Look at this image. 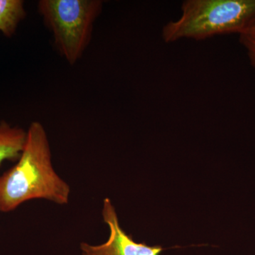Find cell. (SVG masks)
I'll use <instances>...</instances> for the list:
<instances>
[{"instance_id": "obj_1", "label": "cell", "mask_w": 255, "mask_h": 255, "mask_svg": "<svg viewBox=\"0 0 255 255\" xmlns=\"http://www.w3.org/2000/svg\"><path fill=\"white\" fill-rule=\"evenodd\" d=\"M70 196V185L53 167L46 129L32 122L17 162L0 176V211L10 212L33 199L66 205Z\"/></svg>"}, {"instance_id": "obj_2", "label": "cell", "mask_w": 255, "mask_h": 255, "mask_svg": "<svg viewBox=\"0 0 255 255\" xmlns=\"http://www.w3.org/2000/svg\"><path fill=\"white\" fill-rule=\"evenodd\" d=\"M177 20L162 27L164 43L240 33L255 17V0H187Z\"/></svg>"}, {"instance_id": "obj_3", "label": "cell", "mask_w": 255, "mask_h": 255, "mask_svg": "<svg viewBox=\"0 0 255 255\" xmlns=\"http://www.w3.org/2000/svg\"><path fill=\"white\" fill-rule=\"evenodd\" d=\"M103 9L101 0H41L38 11L59 54L70 65L82 58L91 42L94 24Z\"/></svg>"}, {"instance_id": "obj_4", "label": "cell", "mask_w": 255, "mask_h": 255, "mask_svg": "<svg viewBox=\"0 0 255 255\" xmlns=\"http://www.w3.org/2000/svg\"><path fill=\"white\" fill-rule=\"evenodd\" d=\"M102 215L104 222L110 228V237L98 246L82 243V255H160L164 251L161 246L137 243L130 235H128L121 227L117 211L109 198L103 201Z\"/></svg>"}, {"instance_id": "obj_5", "label": "cell", "mask_w": 255, "mask_h": 255, "mask_svg": "<svg viewBox=\"0 0 255 255\" xmlns=\"http://www.w3.org/2000/svg\"><path fill=\"white\" fill-rule=\"evenodd\" d=\"M26 131L6 122L0 123V165L6 160H17L26 142Z\"/></svg>"}, {"instance_id": "obj_6", "label": "cell", "mask_w": 255, "mask_h": 255, "mask_svg": "<svg viewBox=\"0 0 255 255\" xmlns=\"http://www.w3.org/2000/svg\"><path fill=\"white\" fill-rule=\"evenodd\" d=\"M26 16L21 0H0V31L5 36H12Z\"/></svg>"}, {"instance_id": "obj_7", "label": "cell", "mask_w": 255, "mask_h": 255, "mask_svg": "<svg viewBox=\"0 0 255 255\" xmlns=\"http://www.w3.org/2000/svg\"><path fill=\"white\" fill-rule=\"evenodd\" d=\"M239 36L240 43L246 50L252 66L255 68V17Z\"/></svg>"}]
</instances>
